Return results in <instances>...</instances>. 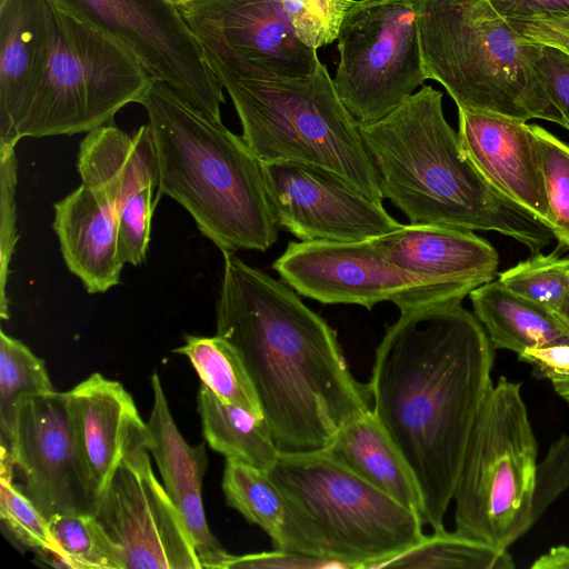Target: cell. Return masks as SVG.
<instances>
[{
  "label": "cell",
  "mask_w": 569,
  "mask_h": 569,
  "mask_svg": "<svg viewBox=\"0 0 569 569\" xmlns=\"http://www.w3.org/2000/svg\"><path fill=\"white\" fill-rule=\"evenodd\" d=\"M493 346L461 301L400 312L376 348L372 412L407 461L433 532L453 498L467 443L491 388Z\"/></svg>",
  "instance_id": "obj_1"
},
{
  "label": "cell",
  "mask_w": 569,
  "mask_h": 569,
  "mask_svg": "<svg viewBox=\"0 0 569 569\" xmlns=\"http://www.w3.org/2000/svg\"><path fill=\"white\" fill-rule=\"evenodd\" d=\"M223 253L216 335L238 351L280 453L326 450L372 409L337 332L283 280Z\"/></svg>",
  "instance_id": "obj_2"
},
{
  "label": "cell",
  "mask_w": 569,
  "mask_h": 569,
  "mask_svg": "<svg viewBox=\"0 0 569 569\" xmlns=\"http://www.w3.org/2000/svg\"><path fill=\"white\" fill-rule=\"evenodd\" d=\"M383 199L409 223L495 231L540 252L555 238L547 224L500 194L465 154L431 86L382 119L359 126Z\"/></svg>",
  "instance_id": "obj_3"
},
{
  "label": "cell",
  "mask_w": 569,
  "mask_h": 569,
  "mask_svg": "<svg viewBox=\"0 0 569 569\" xmlns=\"http://www.w3.org/2000/svg\"><path fill=\"white\" fill-rule=\"evenodd\" d=\"M159 167V196L180 203L222 252L267 251L279 233L262 162L242 136L152 79L140 101Z\"/></svg>",
  "instance_id": "obj_4"
},
{
  "label": "cell",
  "mask_w": 569,
  "mask_h": 569,
  "mask_svg": "<svg viewBox=\"0 0 569 569\" xmlns=\"http://www.w3.org/2000/svg\"><path fill=\"white\" fill-rule=\"evenodd\" d=\"M267 473L288 510L283 552L328 560L339 568H381L426 536L418 512L326 450L280 453Z\"/></svg>",
  "instance_id": "obj_5"
},
{
  "label": "cell",
  "mask_w": 569,
  "mask_h": 569,
  "mask_svg": "<svg viewBox=\"0 0 569 569\" xmlns=\"http://www.w3.org/2000/svg\"><path fill=\"white\" fill-rule=\"evenodd\" d=\"M427 79L458 108L565 128L535 71L541 44L517 32L489 0H412Z\"/></svg>",
  "instance_id": "obj_6"
},
{
  "label": "cell",
  "mask_w": 569,
  "mask_h": 569,
  "mask_svg": "<svg viewBox=\"0 0 569 569\" xmlns=\"http://www.w3.org/2000/svg\"><path fill=\"white\" fill-rule=\"evenodd\" d=\"M209 63L231 98L243 139L262 163L316 164L382 202L359 126L339 98L326 64L320 62L305 77H250Z\"/></svg>",
  "instance_id": "obj_7"
},
{
  "label": "cell",
  "mask_w": 569,
  "mask_h": 569,
  "mask_svg": "<svg viewBox=\"0 0 569 569\" xmlns=\"http://www.w3.org/2000/svg\"><path fill=\"white\" fill-rule=\"evenodd\" d=\"M538 443L521 383L500 377L472 427L453 492L456 532L508 549L532 527Z\"/></svg>",
  "instance_id": "obj_8"
},
{
  "label": "cell",
  "mask_w": 569,
  "mask_h": 569,
  "mask_svg": "<svg viewBox=\"0 0 569 569\" xmlns=\"http://www.w3.org/2000/svg\"><path fill=\"white\" fill-rule=\"evenodd\" d=\"M49 62L18 129L27 137L70 136L111 123L140 103L151 76L122 46L50 0Z\"/></svg>",
  "instance_id": "obj_9"
},
{
  "label": "cell",
  "mask_w": 569,
  "mask_h": 569,
  "mask_svg": "<svg viewBox=\"0 0 569 569\" xmlns=\"http://www.w3.org/2000/svg\"><path fill=\"white\" fill-rule=\"evenodd\" d=\"M337 41L332 80L358 126L382 119L427 80L412 0H356Z\"/></svg>",
  "instance_id": "obj_10"
},
{
  "label": "cell",
  "mask_w": 569,
  "mask_h": 569,
  "mask_svg": "<svg viewBox=\"0 0 569 569\" xmlns=\"http://www.w3.org/2000/svg\"><path fill=\"white\" fill-rule=\"evenodd\" d=\"M122 46L191 106L221 121L222 84L176 4L168 0H52Z\"/></svg>",
  "instance_id": "obj_11"
},
{
  "label": "cell",
  "mask_w": 569,
  "mask_h": 569,
  "mask_svg": "<svg viewBox=\"0 0 569 569\" xmlns=\"http://www.w3.org/2000/svg\"><path fill=\"white\" fill-rule=\"evenodd\" d=\"M148 438L147 426L131 439L93 516L124 569H201L189 529L153 473Z\"/></svg>",
  "instance_id": "obj_12"
},
{
  "label": "cell",
  "mask_w": 569,
  "mask_h": 569,
  "mask_svg": "<svg viewBox=\"0 0 569 569\" xmlns=\"http://www.w3.org/2000/svg\"><path fill=\"white\" fill-rule=\"evenodd\" d=\"M272 269L299 295L326 305L370 310L391 301L407 312L457 301L429 279L388 261L371 239L290 241Z\"/></svg>",
  "instance_id": "obj_13"
},
{
  "label": "cell",
  "mask_w": 569,
  "mask_h": 569,
  "mask_svg": "<svg viewBox=\"0 0 569 569\" xmlns=\"http://www.w3.org/2000/svg\"><path fill=\"white\" fill-rule=\"evenodd\" d=\"M1 440L20 476L18 488L47 519L94 513L99 495L78 447L64 392L23 395L10 436Z\"/></svg>",
  "instance_id": "obj_14"
},
{
  "label": "cell",
  "mask_w": 569,
  "mask_h": 569,
  "mask_svg": "<svg viewBox=\"0 0 569 569\" xmlns=\"http://www.w3.org/2000/svg\"><path fill=\"white\" fill-rule=\"evenodd\" d=\"M208 60L242 76L305 77L320 63L295 34L281 0H192L177 4Z\"/></svg>",
  "instance_id": "obj_15"
},
{
  "label": "cell",
  "mask_w": 569,
  "mask_h": 569,
  "mask_svg": "<svg viewBox=\"0 0 569 569\" xmlns=\"http://www.w3.org/2000/svg\"><path fill=\"white\" fill-rule=\"evenodd\" d=\"M273 219L300 241H362L400 223L376 201L335 172L310 163H262Z\"/></svg>",
  "instance_id": "obj_16"
},
{
  "label": "cell",
  "mask_w": 569,
  "mask_h": 569,
  "mask_svg": "<svg viewBox=\"0 0 569 569\" xmlns=\"http://www.w3.org/2000/svg\"><path fill=\"white\" fill-rule=\"evenodd\" d=\"M458 119L461 148L482 177L500 194L548 226V203L533 124L462 108H458Z\"/></svg>",
  "instance_id": "obj_17"
},
{
  "label": "cell",
  "mask_w": 569,
  "mask_h": 569,
  "mask_svg": "<svg viewBox=\"0 0 569 569\" xmlns=\"http://www.w3.org/2000/svg\"><path fill=\"white\" fill-rule=\"evenodd\" d=\"M371 240L388 261L429 279L457 301L498 276L497 250L472 230L400 223Z\"/></svg>",
  "instance_id": "obj_18"
},
{
  "label": "cell",
  "mask_w": 569,
  "mask_h": 569,
  "mask_svg": "<svg viewBox=\"0 0 569 569\" xmlns=\"http://www.w3.org/2000/svg\"><path fill=\"white\" fill-rule=\"evenodd\" d=\"M151 387L153 405L147 421L148 450L168 496L189 529L201 569H220L228 552L211 532L202 503V480L208 465L204 443L191 446L184 440L156 372L151 377Z\"/></svg>",
  "instance_id": "obj_19"
},
{
  "label": "cell",
  "mask_w": 569,
  "mask_h": 569,
  "mask_svg": "<svg viewBox=\"0 0 569 569\" xmlns=\"http://www.w3.org/2000/svg\"><path fill=\"white\" fill-rule=\"evenodd\" d=\"M51 43L50 0H0V144L18 129L44 76Z\"/></svg>",
  "instance_id": "obj_20"
},
{
  "label": "cell",
  "mask_w": 569,
  "mask_h": 569,
  "mask_svg": "<svg viewBox=\"0 0 569 569\" xmlns=\"http://www.w3.org/2000/svg\"><path fill=\"white\" fill-rule=\"evenodd\" d=\"M64 393L78 447L100 497L147 422L124 387L99 372Z\"/></svg>",
  "instance_id": "obj_21"
},
{
  "label": "cell",
  "mask_w": 569,
  "mask_h": 569,
  "mask_svg": "<svg viewBox=\"0 0 569 569\" xmlns=\"http://www.w3.org/2000/svg\"><path fill=\"white\" fill-rule=\"evenodd\" d=\"M53 230L67 268L88 293L119 284L124 263L118 253L117 214L102 194L82 182L54 203Z\"/></svg>",
  "instance_id": "obj_22"
},
{
  "label": "cell",
  "mask_w": 569,
  "mask_h": 569,
  "mask_svg": "<svg viewBox=\"0 0 569 569\" xmlns=\"http://www.w3.org/2000/svg\"><path fill=\"white\" fill-rule=\"evenodd\" d=\"M77 169L82 182L102 194L117 214L133 194L158 186V159L149 124L132 136L112 122L88 132L80 143Z\"/></svg>",
  "instance_id": "obj_23"
},
{
  "label": "cell",
  "mask_w": 569,
  "mask_h": 569,
  "mask_svg": "<svg viewBox=\"0 0 569 569\" xmlns=\"http://www.w3.org/2000/svg\"><path fill=\"white\" fill-rule=\"evenodd\" d=\"M326 451L361 479L421 516L422 499L416 479L372 410L346 425Z\"/></svg>",
  "instance_id": "obj_24"
},
{
  "label": "cell",
  "mask_w": 569,
  "mask_h": 569,
  "mask_svg": "<svg viewBox=\"0 0 569 569\" xmlns=\"http://www.w3.org/2000/svg\"><path fill=\"white\" fill-rule=\"evenodd\" d=\"M469 298L493 348L519 356L529 348L569 341V330L553 311L515 293L498 279L476 288Z\"/></svg>",
  "instance_id": "obj_25"
},
{
  "label": "cell",
  "mask_w": 569,
  "mask_h": 569,
  "mask_svg": "<svg viewBox=\"0 0 569 569\" xmlns=\"http://www.w3.org/2000/svg\"><path fill=\"white\" fill-rule=\"evenodd\" d=\"M197 411L209 447L226 459L268 471L280 452L264 417L218 398L200 385Z\"/></svg>",
  "instance_id": "obj_26"
},
{
  "label": "cell",
  "mask_w": 569,
  "mask_h": 569,
  "mask_svg": "<svg viewBox=\"0 0 569 569\" xmlns=\"http://www.w3.org/2000/svg\"><path fill=\"white\" fill-rule=\"evenodd\" d=\"M173 352L186 356L201 383L218 398L261 416L262 410L250 376L236 348L216 335L184 336V343Z\"/></svg>",
  "instance_id": "obj_27"
},
{
  "label": "cell",
  "mask_w": 569,
  "mask_h": 569,
  "mask_svg": "<svg viewBox=\"0 0 569 569\" xmlns=\"http://www.w3.org/2000/svg\"><path fill=\"white\" fill-rule=\"evenodd\" d=\"M221 486L227 505L248 522L260 527L276 550L283 551L289 529L288 510L267 471L226 459Z\"/></svg>",
  "instance_id": "obj_28"
},
{
  "label": "cell",
  "mask_w": 569,
  "mask_h": 569,
  "mask_svg": "<svg viewBox=\"0 0 569 569\" xmlns=\"http://www.w3.org/2000/svg\"><path fill=\"white\" fill-rule=\"evenodd\" d=\"M508 549H500L458 532H433L381 568L513 569Z\"/></svg>",
  "instance_id": "obj_29"
},
{
  "label": "cell",
  "mask_w": 569,
  "mask_h": 569,
  "mask_svg": "<svg viewBox=\"0 0 569 569\" xmlns=\"http://www.w3.org/2000/svg\"><path fill=\"white\" fill-rule=\"evenodd\" d=\"M54 391L46 365L24 343L0 331V429L10 436L16 406L23 395Z\"/></svg>",
  "instance_id": "obj_30"
},
{
  "label": "cell",
  "mask_w": 569,
  "mask_h": 569,
  "mask_svg": "<svg viewBox=\"0 0 569 569\" xmlns=\"http://www.w3.org/2000/svg\"><path fill=\"white\" fill-rule=\"evenodd\" d=\"M71 569H124L120 550L91 513H57L48 519Z\"/></svg>",
  "instance_id": "obj_31"
},
{
  "label": "cell",
  "mask_w": 569,
  "mask_h": 569,
  "mask_svg": "<svg viewBox=\"0 0 569 569\" xmlns=\"http://www.w3.org/2000/svg\"><path fill=\"white\" fill-rule=\"evenodd\" d=\"M0 518L11 537L33 550H50L70 568L58 542L51 535L48 519L13 483L14 466L7 443L1 440Z\"/></svg>",
  "instance_id": "obj_32"
},
{
  "label": "cell",
  "mask_w": 569,
  "mask_h": 569,
  "mask_svg": "<svg viewBox=\"0 0 569 569\" xmlns=\"http://www.w3.org/2000/svg\"><path fill=\"white\" fill-rule=\"evenodd\" d=\"M497 277L515 293L556 311L569 289V257L531 253Z\"/></svg>",
  "instance_id": "obj_33"
},
{
  "label": "cell",
  "mask_w": 569,
  "mask_h": 569,
  "mask_svg": "<svg viewBox=\"0 0 569 569\" xmlns=\"http://www.w3.org/2000/svg\"><path fill=\"white\" fill-rule=\"evenodd\" d=\"M548 203V227L558 241L556 250L569 249V144L533 124Z\"/></svg>",
  "instance_id": "obj_34"
},
{
  "label": "cell",
  "mask_w": 569,
  "mask_h": 569,
  "mask_svg": "<svg viewBox=\"0 0 569 569\" xmlns=\"http://www.w3.org/2000/svg\"><path fill=\"white\" fill-rule=\"evenodd\" d=\"M356 0H281L296 37L318 50L338 39L341 23Z\"/></svg>",
  "instance_id": "obj_35"
},
{
  "label": "cell",
  "mask_w": 569,
  "mask_h": 569,
  "mask_svg": "<svg viewBox=\"0 0 569 569\" xmlns=\"http://www.w3.org/2000/svg\"><path fill=\"white\" fill-rule=\"evenodd\" d=\"M16 146V143L0 144V316L2 320L9 318L7 282L9 266L19 239L16 228L18 183Z\"/></svg>",
  "instance_id": "obj_36"
},
{
  "label": "cell",
  "mask_w": 569,
  "mask_h": 569,
  "mask_svg": "<svg viewBox=\"0 0 569 569\" xmlns=\"http://www.w3.org/2000/svg\"><path fill=\"white\" fill-rule=\"evenodd\" d=\"M154 186H148L126 201L117 212L118 253L126 264L138 266L147 256L156 202Z\"/></svg>",
  "instance_id": "obj_37"
},
{
  "label": "cell",
  "mask_w": 569,
  "mask_h": 569,
  "mask_svg": "<svg viewBox=\"0 0 569 569\" xmlns=\"http://www.w3.org/2000/svg\"><path fill=\"white\" fill-rule=\"evenodd\" d=\"M569 488V436L555 440L538 463L531 507L532 526L549 506Z\"/></svg>",
  "instance_id": "obj_38"
},
{
  "label": "cell",
  "mask_w": 569,
  "mask_h": 569,
  "mask_svg": "<svg viewBox=\"0 0 569 569\" xmlns=\"http://www.w3.org/2000/svg\"><path fill=\"white\" fill-rule=\"evenodd\" d=\"M535 71L549 101L562 117L565 129L569 130V53L541 44Z\"/></svg>",
  "instance_id": "obj_39"
},
{
  "label": "cell",
  "mask_w": 569,
  "mask_h": 569,
  "mask_svg": "<svg viewBox=\"0 0 569 569\" xmlns=\"http://www.w3.org/2000/svg\"><path fill=\"white\" fill-rule=\"evenodd\" d=\"M518 357L530 363L539 377L548 379L555 391L569 402V341L529 348Z\"/></svg>",
  "instance_id": "obj_40"
},
{
  "label": "cell",
  "mask_w": 569,
  "mask_h": 569,
  "mask_svg": "<svg viewBox=\"0 0 569 569\" xmlns=\"http://www.w3.org/2000/svg\"><path fill=\"white\" fill-rule=\"evenodd\" d=\"M339 568L335 562L296 553L273 550L269 552L233 556L227 553L220 569L236 568Z\"/></svg>",
  "instance_id": "obj_41"
},
{
  "label": "cell",
  "mask_w": 569,
  "mask_h": 569,
  "mask_svg": "<svg viewBox=\"0 0 569 569\" xmlns=\"http://www.w3.org/2000/svg\"><path fill=\"white\" fill-rule=\"evenodd\" d=\"M506 20L529 19L541 14L569 16V0H489Z\"/></svg>",
  "instance_id": "obj_42"
},
{
  "label": "cell",
  "mask_w": 569,
  "mask_h": 569,
  "mask_svg": "<svg viewBox=\"0 0 569 569\" xmlns=\"http://www.w3.org/2000/svg\"><path fill=\"white\" fill-rule=\"evenodd\" d=\"M526 39L539 44L553 46L569 53V31L537 18L507 20Z\"/></svg>",
  "instance_id": "obj_43"
},
{
  "label": "cell",
  "mask_w": 569,
  "mask_h": 569,
  "mask_svg": "<svg viewBox=\"0 0 569 569\" xmlns=\"http://www.w3.org/2000/svg\"><path fill=\"white\" fill-rule=\"evenodd\" d=\"M531 569H569V546L551 548L535 560Z\"/></svg>",
  "instance_id": "obj_44"
},
{
  "label": "cell",
  "mask_w": 569,
  "mask_h": 569,
  "mask_svg": "<svg viewBox=\"0 0 569 569\" xmlns=\"http://www.w3.org/2000/svg\"><path fill=\"white\" fill-rule=\"evenodd\" d=\"M532 18H537L548 24H551L559 29L569 31V16L548 13V14H541V16H537V17H532Z\"/></svg>",
  "instance_id": "obj_45"
},
{
  "label": "cell",
  "mask_w": 569,
  "mask_h": 569,
  "mask_svg": "<svg viewBox=\"0 0 569 569\" xmlns=\"http://www.w3.org/2000/svg\"><path fill=\"white\" fill-rule=\"evenodd\" d=\"M556 316L560 319V321L566 326L569 330V289L559 305V307L553 311Z\"/></svg>",
  "instance_id": "obj_46"
},
{
  "label": "cell",
  "mask_w": 569,
  "mask_h": 569,
  "mask_svg": "<svg viewBox=\"0 0 569 569\" xmlns=\"http://www.w3.org/2000/svg\"><path fill=\"white\" fill-rule=\"evenodd\" d=\"M168 1H170L171 3L177 6L179 3H183V2H188V1H192V0H168Z\"/></svg>",
  "instance_id": "obj_47"
}]
</instances>
